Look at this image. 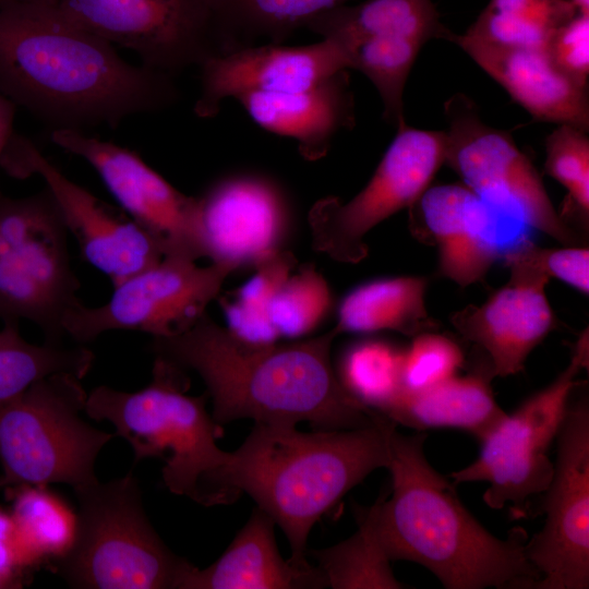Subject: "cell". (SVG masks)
<instances>
[{
    "label": "cell",
    "instance_id": "1",
    "mask_svg": "<svg viewBox=\"0 0 589 589\" xmlns=\"http://www.w3.org/2000/svg\"><path fill=\"white\" fill-rule=\"evenodd\" d=\"M173 76L37 2L0 9V93L53 129L116 128L178 99Z\"/></svg>",
    "mask_w": 589,
    "mask_h": 589
},
{
    "label": "cell",
    "instance_id": "2",
    "mask_svg": "<svg viewBox=\"0 0 589 589\" xmlns=\"http://www.w3.org/2000/svg\"><path fill=\"white\" fill-rule=\"evenodd\" d=\"M339 335L286 345L243 340L207 313L188 329L152 337L148 349L182 370L196 372L212 399L218 425L238 419L254 424L297 425L306 421L320 430L368 426L384 417L363 405L341 384L330 361Z\"/></svg>",
    "mask_w": 589,
    "mask_h": 589
},
{
    "label": "cell",
    "instance_id": "3",
    "mask_svg": "<svg viewBox=\"0 0 589 589\" xmlns=\"http://www.w3.org/2000/svg\"><path fill=\"white\" fill-rule=\"evenodd\" d=\"M425 434L389 437L390 493L356 518L372 531L389 561L429 569L447 589H537L540 574L526 554L528 534L513 528L506 538L486 530L466 508L454 483L424 454Z\"/></svg>",
    "mask_w": 589,
    "mask_h": 589
},
{
    "label": "cell",
    "instance_id": "4",
    "mask_svg": "<svg viewBox=\"0 0 589 589\" xmlns=\"http://www.w3.org/2000/svg\"><path fill=\"white\" fill-rule=\"evenodd\" d=\"M394 428L385 416L368 426L310 433L254 424L217 476L215 504L247 493L284 531L290 561L308 565L311 528L368 474L387 468Z\"/></svg>",
    "mask_w": 589,
    "mask_h": 589
},
{
    "label": "cell",
    "instance_id": "5",
    "mask_svg": "<svg viewBox=\"0 0 589 589\" xmlns=\"http://www.w3.org/2000/svg\"><path fill=\"white\" fill-rule=\"evenodd\" d=\"M184 370L155 358L153 378L143 389L122 392L97 386L87 393L85 412L107 420L115 435L132 447L135 462L163 457L167 489L205 505H215L216 479L230 457L217 446L221 426L206 410L207 394L189 396Z\"/></svg>",
    "mask_w": 589,
    "mask_h": 589
},
{
    "label": "cell",
    "instance_id": "6",
    "mask_svg": "<svg viewBox=\"0 0 589 589\" xmlns=\"http://www.w3.org/2000/svg\"><path fill=\"white\" fill-rule=\"evenodd\" d=\"M76 530L57 573L80 589H180L192 564L177 556L151 525L132 472L73 489Z\"/></svg>",
    "mask_w": 589,
    "mask_h": 589
},
{
    "label": "cell",
    "instance_id": "7",
    "mask_svg": "<svg viewBox=\"0 0 589 589\" xmlns=\"http://www.w3.org/2000/svg\"><path fill=\"white\" fill-rule=\"evenodd\" d=\"M86 398L81 378L57 373L0 402V490L97 480L96 458L115 433L81 418Z\"/></svg>",
    "mask_w": 589,
    "mask_h": 589
},
{
    "label": "cell",
    "instance_id": "8",
    "mask_svg": "<svg viewBox=\"0 0 589 589\" xmlns=\"http://www.w3.org/2000/svg\"><path fill=\"white\" fill-rule=\"evenodd\" d=\"M68 230L49 190L20 199L0 192V318L26 320L61 345L68 315L82 302Z\"/></svg>",
    "mask_w": 589,
    "mask_h": 589
},
{
    "label": "cell",
    "instance_id": "9",
    "mask_svg": "<svg viewBox=\"0 0 589 589\" xmlns=\"http://www.w3.org/2000/svg\"><path fill=\"white\" fill-rule=\"evenodd\" d=\"M444 112V164L462 184L509 221L564 245H581L582 237L555 209L538 170L508 132L488 125L461 93L446 100Z\"/></svg>",
    "mask_w": 589,
    "mask_h": 589
},
{
    "label": "cell",
    "instance_id": "10",
    "mask_svg": "<svg viewBox=\"0 0 589 589\" xmlns=\"http://www.w3.org/2000/svg\"><path fill=\"white\" fill-rule=\"evenodd\" d=\"M588 330L575 345L567 368L548 387L526 399L481 440L479 456L449 474L454 484L485 482V504L494 509L512 506L526 513L532 497L548 489L554 462L548 455L556 438L576 376L588 366Z\"/></svg>",
    "mask_w": 589,
    "mask_h": 589
},
{
    "label": "cell",
    "instance_id": "11",
    "mask_svg": "<svg viewBox=\"0 0 589 589\" xmlns=\"http://www.w3.org/2000/svg\"><path fill=\"white\" fill-rule=\"evenodd\" d=\"M445 160L444 131L407 125L397 133L366 185L347 203L316 202L309 213L312 245L335 261L358 263L368 255V232L397 212L410 208Z\"/></svg>",
    "mask_w": 589,
    "mask_h": 589
},
{
    "label": "cell",
    "instance_id": "12",
    "mask_svg": "<svg viewBox=\"0 0 589 589\" xmlns=\"http://www.w3.org/2000/svg\"><path fill=\"white\" fill-rule=\"evenodd\" d=\"M59 15L173 76L228 52L211 0H47Z\"/></svg>",
    "mask_w": 589,
    "mask_h": 589
},
{
    "label": "cell",
    "instance_id": "13",
    "mask_svg": "<svg viewBox=\"0 0 589 589\" xmlns=\"http://www.w3.org/2000/svg\"><path fill=\"white\" fill-rule=\"evenodd\" d=\"M552 480L542 493L541 530L526 543L540 574L537 589L589 587V400L584 383L574 386L556 435Z\"/></svg>",
    "mask_w": 589,
    "mask_h": 589
},
{
    "label": "cell",
    "instance_id": "14",
    "mask_svg": "<svg viewBox=\"0 0 589 589\" xmlns=\"http://www.w3.org/2000/svg\"><path fill=\"white\" fill-rule=\"evenodd\" d=\"M195 262L164 256L115 286L106 303H81L64 322L65 336L82 345L109 330H139L152 337H166L188 329L206 313L233 272L223 264L199 266Z\"/></svg>",
    "mask_w": 589,
    "mask_h": 589
},
{
    "label": "cell",
    "instance_id": "15",
    "mask_svg": "<svg viewBox=\"0 0 589 589\" xmlns=\"http://www.w3.org/2000/svg\"><path fill=\"white\" fill-rule=\"evenodd\" d=\"M0 165L16 178L37 175L43 179L83 259L113 287L164 257L154 238L122 209L70 180L27 137L14 133Z\"/></svg>",
    "mask_w": 589,
    "mask_h": 589
},
{
    "label": "cell",
    "instance_id": "16",
    "mask_svg": "<svg viewBox=\"0 0 589 589\" xmlns=\"http://www.w3.org/2000/svg\"><path fill=\"white\" fill-rule=\"evenodd\" d=\"M50 140L93 167L121 209L154 238L164 256L205 257L197 196L180 192L127 147L73 129H53Z\"/></svg>",
    "mask_w": 589,
    "mask_h": 589
},
{
    "label": "cell",
    "instance_id": "17",
    "mask_svg": "<svg viewBox=\"0 0 589 589\" xmlns=\"http://www.w3.org/2000/svg\"><path fill=\"white\" fill-rule=\"evenodd\" d=\"M205 257L232 271L255 267L284 251L292 211L285 190L267 176H224L197 196Z\"/></svg>",
    "mask_w": 589,
    "mask_h": 589
},
{
    "label": "cell",
    "instance_id": "18",
    "mask_svg": "<svg viewBox=\"0 0 589 589\" xmlns=\"http://www.w3.org/2000/svg\"><path fill=\"white\" fill-rule=\"evenodd\" d=\"M201 92L194 105L200 118L215 117L227 98L247 93L284 94L315 86L348 70L345 49L330 39L306 46H245L214 56L200 67Z\"/></svg>",
    "mask_w": 589,
    "mask_h": 589
},
{
    "label": "cell",
    "instance_id": "19",
    "mask_svg": "<svg viewBox=\"0 0 589 589\" xmlns=\"http://www.w3.org/2000/svg\"><path fill=\"white\" fill-rule=\"evenodd\" d=\"M409 212L413 233L437 248L438 274L460 287L482 280L507 249L506 218L462 183L430 185Z\"/></svg>",
    "mask_w": 589,
    "mask_h": 589
},
{
    "label": "cell",
    "instance_id": "20",
    "mask_svg": "<svg viewBox=\"0 0 589 589\" xmlns=\"http://www.w3.org/2000/svg\"><path fill=\"white\" fill-rule=\"evenodd\" d=\"M450 323L486 356L493 376L506 377L522 371L556 320L545 287L508 281L482 304L454 313Z\"/></svg>",
    "mask_w": 589,
    "mask_h": 589
},
{
    "label": "cell",
    "instance_id": "21",
    "mask_svg": "<svg viewBox=\"0 0 589 589\" xmlns=\"http://www.w3.org/2000/svg\"><path fill=\"white\" fill-rule=\"evenodd\" d=\"M537 121L589 129L587 88L552 62L546 49L507 47L453 33L450 39Z\"/></svg>",
    "mask_w": 589,
    "mask_h": 589
},
{
    "label": "cell",
    "instance_id": "22",
    "mask_svg": "<svg viewBox=\"0 0 589 589\" xmlns=\"http://www.w3.org/2000/svg\"><path fill=\"white\" fill-rule=\"evenodd\" d=\"M261 128L294 139L302 157H324L335 136L354 125V103L347 70L313 87L284 94L247 93L236 97Z\"/></svg>",
    "mask_w": 589,
    "mask_h": 589
},
{
    "label": "cell",
    "instance_id": "23",
    "mask_svg": "<svg viewBox=\"0 0 589 589\" xmlns=\"http://www.w3.org/2000/svg\"><path fill=\"white\" fill-rule=\"evenodd\" d=\"M274 519L253 509L223 555L200 569L191 566L180 589H302L327 586L316 566L299 565L279 553Z\"/></svg>",
    "mask_w": 589,
    "mask_h": 589
},
{
    "label": "cell",
    "instance_id": "24",
    "mask_svg": "<svg viewBox=\"0 0 589 589\" xmlns=\"http://www.w3.org/2000/svg\"><path fill=\"white\" fill-rule=\"evenodd\" d=\"M493 377L486 361L464 376L454 375L418 392L402 390L382 414L419 432L459 429L480 441L506 416L494 398Z\"/></svg>",
    "mask_w": 589,
    "mask_h": 589
},
{
    "label": "cell",
    "instance_id": "25",
    "mask_svg": "<svg viewBox=\"0 0 589 589\" xmlns=\"http://www.w3.org/2000/svg\"><path fill=\"white\" fill-rule=\"evenodd\" d=\"M308 29L345 51L375 37H412L424 43L449 40L453 32L440 20L432 0H365L341 4L311 21Z\"/></svg>",
    "mask_w": 589,
    "mask_h": 589
},
{
    "label": "cell",
    "instance_id": "26",
    "mask_svg": "<svg viewBox=\"0 0 589 589\" xmlns=\"http://www.w3.org/2000/svg\"><path fill=\"white\" fill-rule=\"evenodd\" d=\"M428 280L398 276L366 281L350 290L338 306L335 328L341 333L394 330L407 336L434 330L437 322L425 305Z\"/></svg>",
    "mask_w": 589,
    "mask_h": 589
},
{
    "label": "cell",
    "instance_id": "27",
    "mask_svg": "<svg viewBox=\"0 0 589 589\" xmlns=\"http://www.w3.org/2000/svg\"><path fill=\"white\" fill-rule=\"evenodd\" d=\"M11 501L9 513L22 568L57 562L70 549L75 530L76 513L48 486L17 485L4 490Z\"/></svg>",
    "mask_w": 589,
    "mask_h": 589
},
{
    "label": "cell",
    "instance_id": "28",
    "mask_svg": "<svg viewBox=\"0 0 589 589\" xmlns=\"http://www.w3.org/2000/svg\"><path fill=\"white\" fill-rule=\"evenodd\" d=\"M348 0H211L229 51L257 38L281 44L294 31Z\"/></svg>",
    "mask_w": 589,
    "mask_h": 589
},
{
    "label": "cell",
    "instance_id": "29",
    "mask_svg": "<svg viewBox=\"0 0 589 589\" xmlns=\"http://www.w3.org/2000/svg\"><path fill=\"white\" fill-rule=\"evenodd\" d=\"M576 14L569 0H490L464 34L501 46L546 49L555 31Z\"/></svg>",
    "mask_w": 589,
    "mask_h": 589
},
{
    "label": "cell",
    "instance_id": "30",
    "mask_svg": "<svg viewBox=\"0 0 589 589\" xmlns=\"http://www.w3.org/2000/svg\"><path fill=\"white\" fill-rule=\"evenodd\" d=\"M94 359V353L83 346L31 344L20 335L19 323H4L0 330V402L52 374L69 373L82 380Z\"/></svg>",
    "mask_w": 589,
    "mask_h": 589
},
{
    "label": "cell",
    "instance_id": "31",
    "mask_svg": "<svg viewBox=\"0 0 589 589\" xmlns=\"http://www.w3.org/2000/svg\"><path fill=\"white\" fill-rule=\"evenodd\" d=\"M424 44L412 37H375L346 50L348 69L360 71L372 82L383 103L384 119L396 129L406 123L404 89Z\"/></svg>",
    "mask_w": 589,
    "mask_h": 589
},
{
    "label": "cell",
    "instance_id": "32",
    "mask_svg": "<svg viewBox=\"0 0 589 589\" xmlns=\"http://www.w3.org/2000/svg\"><path fill=\"white\" fill-rule=\"evenodd\" d=\"M296 265L291 252L280 251L257 264L255 274L232 294L221 297L228 330L250 342H275L279 336L268 318V304Z\"/></svg>",
    "mask_w": 589,
    "mask_h": 589
},
{
    "label": "cell",
    "instance_id": "33",
    "mask_svg": "<svg viewBox=\"0 0 589 589\" xmlns=\"http://www.w3.org/2000/svg\"><path fill=\"white\" fill-rule=\"evenodd\" d=\"M404 350L380 339L349 346L340 361L339 380L363 405L383 412L404 390Z\"/></svg>",
    "mask_w": 589,
    "mask_h": 589
},
{
    "label": "cell",
    "instance_id": "34",
    "mask_svg": "<svg viewBox=\"0 0 589 589\" xmlns=\"http://www.w3.org/2000/svg\"><path fill=\"white\" fill-rule=\"evenodd\" d=\"M358 530L347 540L324 550L309 551L327 586L334 589L407 588L396 579L390 561L370 528L357 519Z\"/></svg>",
    "mask_w": 589,
    "mask_h": 589
},
{
    "label": "cell",
    "instance_id": "35",
    "mask_svg": "<svg viewBox=\"0 0 589 589\" xmlns=\"http://www.w3.org/2000/svg\"><path fill=\"white\" fill-rule=\"evenodd\" d=\"M545 173L560 182L567 195L561 217L582 231L589 220V139L587 131L558 124L545 140ZM575 229V228H574ZM576 230V229H575Z\"/></svg>",
    "mask_w": 589,
    "mask_h": 589
},
{
    "label": "cell",
    "instance_id": "36",
    "mask_svg": "<svg viewBox=\"0 0 589 589\" xmlns=\"http://www.w3.org/2000/svg\"><path fill=\"white\" fill-rule=\"evenodd\" d=\"M333 294L312 264L291 273L268 304V318L278 336L300 337L313 330L329 313Z\"/></svg>",
    "mask_w": 589,
    "mask_h": 589
},
{
    "label": "cell",
    "instance_id": "37",
    "mask_svg": "<svg viewBox=\"0 0 589 589\" xmlns=\"http://www.w3.org/2000/svg\"><path fill=\"white\" fill-rule=\"evenodd\" d=\"M502 259L510 283L546 287L555 278L581 293L589 292V249L585 245L540 248L522 239L507 248Z\"/></svg>",
    "mask_w": 589,
    "mask_h": 589
},
{
    "label": "cell",
    "instance_id": "38",
    "mask_svg": "<svg viewBox=\"0 0 589 589\" xmlns=\"http://www.w3.org/2000/svg\"><path fill=\"white\" fill-rule=\"evenodd\" d=\"M402 358V387L418 392L434 386L454 375L462 368L465 357L453 339L433 330L412 337Z\"/></svg>",
    "mask_w": 589,
    "mask_h": 589
},
{
    "label": "cell",
    "instance_id": "39",
    "mask_svg": "<svg viewBox=\"0 0 589 589\" xmlns=\"http://www.w3.org/2000/svg\"><path fill=\"white\" fill-rule=\"evenodd\" d=\"M546 51L554 65L577 85L587 88L589 76V15L577 13L555 31Z\"/></svg>",
    "mask_w": 589,
    "mask_h": 589
},
{
    "label": "cell",
    "instance_id": "40",
    "mask_svg": "<svg viewBox=\"0 0 589 589\" xmlns=\"http://www.w3.org/2000/svg\"><path fill=\"white\" fill-rule=\"evenodd\" d=\"M17 105L0 93V160L13 134ZM1 192V191H0Z\"/></svg>",
    "mask_w": 589,
    "mask_h": 589
},
{
    "label": "cell",
    "instance_id": "41",
    "mask_svg": "<svg viewBox=\"0 0 589 589\" xmlns=\"http://www.w3.org/2000/svg\"><path fill=\"white\" fill-rule=\"evenodd\" d=\"M47 0H0V9H4L12 5L25 4V3H37L44 2Z\"/></svg>",
    "mask_w": 589,
    "mask_h": 589
},
{
    "label": "cell",
    "instance_id": "42",
    "mask_svg": "<svg viewBox=\"0 0 589 589\" xmlns=\"http://www.w3.org/2000/svg\"><path fill=\"white\" fill-rule=\"evenodd\" d=\"M577 11L581 14L589 15V0H569Z\"/></svg>",
    "mask_w": 589,
    "mask_h": 589
}]
</instances>
